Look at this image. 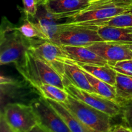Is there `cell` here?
Segmentation results:
<instances>
[{"label":"cell","mask_w":132,"mask_h":132,"mask_svg":"<svg viewBox=\"0 0 132 132\" xmlns=\"http://www.w3.org/2000/svg\"><path fill=\"white\" fill-rule=\"evenodd\" d=\"M37 124L48 132H72L63 119L43 97L30 102Z\"/></svg>","instance_id":"cell-8"},{"label":"cell","mask_w":132,"mask_h":132,"mask_svg":"<svg viewBox=\"0 0 132 132\" xmlns=\"http://www.w3.org/2000/svg\"><path fill=\"white\" fill-rule=\"evenodd\" d=\"M62 104L93 132H110L113 126L111 116L70 95Z\"/></svg>","instance_id":"cell-5"},{"label":"cell","mask_w":132,"mask_h":132,"mask_svg":"<svg viewBox=\"0 0 132 132\" xmlns=\"http://www.w3.org/2000/svg\"><path fill=\"white\" fill-rule=\"evenodd\" d=\"M110 67L117 73L132 76V59L120 61Z\"/></svg>","instance_id":"cell-23"},{"label":"cell","mask_w":132,"mask_h":132,"mask_svg":"<svg viewBox=\"0 0 132 132\" xmlns=\"http://www.w3.org/2000/svg\"><path fill=\"white\" fill-rule=\"evenodd\" d=\"M119 103L122 108L121 116L123 125L132 130V99Z\"/></svg>","instance_id":"cell-22"},{"label":"cell","mask_w":132,"mask_h":132,"mask_svg":"<svg viewBox=\"0 0 132 132\" xmlns=\"http://www.w3.org/2000/svg\"><path fill=\"white\" fill-rule=\"evenodd\" d=\"M14 64L19 74L34 88L49 84L65 90L61 76L30 50L26 52L20 61Z\"/></svg>","instance_id":"cell-1"},{"label":"cell","mask_w":132,"mask_h":132,"mask_svg":"<svg viewBox=\"0 0 132 132\" xmlns=\"http://www.w3.org/2000/svg\"><path fill=\"white\" fill-rule=\"evenodd\" d=\"M99 27L87 23H64L50 41L61 46H85L104 41L98 33Z\"/></svg>","instance_id":"cell-4"},{"label":"cell","mask_w":132,"mask_h":132,"mask_svg":"<svg viewBox=\"0 0 132 132\" xmlns=\"http://www.w3.org/2000/svg\"><path fill=\"white\" fill-rule=\"evenodd\" d=\"M88 48L105 59L110 66L120 61L132 59V50L129 45L112 41H101L94 43Z\"/></svg>","instance_id":"cell-10"},{"label":"cell","mask_w":132,"mask_h":132,"mask_svg":"<svg viewBox=\"0 0 132 132\" xmlns=\"http://www.w3.org/2000/svg\"><path fill=\"white\" fill-rule=\"evenodd\" d=\"M98 33L104 41H112L126 45L132 44V27L101 26Z\"/></svg>","instance_id":"cell-14"},{"label":"cell","mask_w":132,"mask_h":132,"mask_svg":"<svg viewBox=\"0 0 132 132\" xmlns=\"http://www.w3.org/2000/svg\"><path fill=\"white\" fill-rule=\"evenodd\" d=\"M24 15L30 18H34L37 14L39 0H22Z\"/></svg>","instance_id":"cell-24"},{"label":"cell","mask_w":132,"mask_h":132,"mask_svg":"<svg viewBox=\"0 0 132 132\" xmlns=\"http://www.w3.org/2000/svg\"><path fill=\"white\" fill-rule=\"evenodd\" d=\"M82 70L86 75L90 85L94 88L97 94L107 99L117 102V97H116V90L114 86H112L104 81L96 78L84 70Z\"/></svg>","instance_id":"cell-19"},{"label":"cell","mask_w":132,"mask_h":132,"mask_svg":"<svg viewBox=\"0 0 132 132\" xmlns=\"http://www.w3.org/2000/svg\"><path fill=\"white\" fill-rule=\"evenodd\" d=\"M90 1H91L92 2V1H99V0H90Z\"/></svg>","instance_id":"cell-30"},{"label":"cell","mask_w":132,"mask_h":132,"mask_svg":"<svg viewBox=\"0 0 132 132\" xmlns=\"http://www.w3.org/2000/svg\"><path fill=\"white\" fill-rule=\"evenodd\" d=\"M129 46H130V49H131V50H132V44H131V45H129Z\"/></svg>","instance_id":"cell-29"},{"label":"cell","mask_w":132,"mask_h":132,"mask_svg":"<svg viewBox=\"0 0 132 132\" xmlns=\"http://www.w3.org/2000/svg\"><path fill=\"white\" fill-rule=\"evenodd\" d=\"M46 1V0H39V4L43 3H45Z\"/></svg>","instance_id":"cell-28"},{"label":"cell","mask_w":132,"mask_h":132,"mask_svg":"<svg viewBox=\"0 0 132 132\" xmlns=\"http://www.w3.org/2000/svg\"><path fill=\"white\" fill-rule=\"evenodd\" d=\"M110 132H132V130L125 125H117L112 126Z\"/></svg>","instance_id":"cell-26"},{"label":"cell","mask_w":132,"mask_h":132,"mask_svg":"<svg viewBox=\"0 0 132 132\" xmlns=\"http://www.w3.org/2000/svg\"><path fill=\"white\" fill-rule=\"evenodd\" d=\"M41 97L46 99L55 101L59 103H64L67 100L68 94L65 90L60 88L55 85L44 84L36 88Z\"/></svg>","instance_id":"cell-21"},{"label":"cell","mask_w":132,"mask_h":132,"mask_svg":"<svg viewBox=\"0 0 132 132\" xmlns=\"http://www.w3.org/2000/svg\"><path fill=\"white\" fill-rule=\"evenodd\" d=\"M84 23V22H82ZM92 25L101 27L110 26L115 27H132V9L113 18L103 20H95L85 22Z\"/></svg>","instance_id":"cell-20"},{"label":"cell","mask_w":132,"mask_h":132,"mask_svg":"<svg viewBox=\"0 0 132 132\" xmlns=\"http://www.w3.org/2000/svg\"><path fill=\"white\" fill-rule=\"evenodd\" d=\"M91 3L90 0H46L43 3L50 12L66 14L69 18L88 7Z\"/></svg>","instance_id":"cell-12"},{"label":"cell","mask_w":132,"mask_h":132,"mask_svg":"<svg viewBox=\"0 0 132 132\" xmlns=\"http://www.w3.org/2000/svg\"><path fill=\"white\" fill-rule=\"evenodd\" d=\"M49 104L63 119L65 123L72 132H93L82 124L65 106L55 101L46 99Z\"/></svg>","instance_id":"cell-15"},{"label":"cell","mask_w":132,"mask_h":132,"mask_svg":"<svg viewBox=\"0 0 132 132\" xmlns=\"http://www.w3.org/2000/svg\"><path fill=\"white\" fill-rule=\"evenodd\" d=\"M70 59L76 63L88 65H105L108 62L85 46H62Z\"/></svg>","instance_id":"cell-13"},{"label":"cell","mask_w":132,"mask_h":132,"mask_svg":"<svg viewBox=\"0 0 132 132\" xmlns=\"http://www.w3.org/2000/svg\"><path fill=\"white\" fill-rule=\"evenodd\" d=\"M29 50L55 70L63 79L64 64L67 61L72 59L63 46L50 41H39L32 43Z\"/></svg>","instance_id":"cell-6"},{"label":"cell","mask_w":132,"mask_h":132,"mask_svg":"<svg viewBox=\"0 0 132 132\" xmlns=\"http://www.w3.org/2000/svg\"><path fill=\"white\" fill-rule=\"evenodd\" d=\"M29 132H48V131H46L45 129H44L43 128L41 127L40 125H39L38 124L36 125L32 130H30Z\"/></svg>","instance_id":"cell-27"},{"label":"cell","mask_w":132,"mask_h":132,"mask_svg":"<svg viewBox=\"0 0 132 132\" xmlns=\"http://www.w3.org/2000/svg\"><path fill=\"white\" fill-rule=\"evenodd\" d=\"M5 119L15 132H29L37 125V120L30 105L9 103L1 110Z\"/></svg>","instance_id":"cell-7"},{"label":"cell","mask_w":132,"mask_h":132,"mask_svg":"<svg viewBox=\"0 0 132 132\" xmlns=\"http://www.w3.org/2000/svg\"><path fill=\"white\" fill-rule=\"evenodd\" d=\"M82 70L90 73L96 78L114 86L116 82L117 72L108 64L105 65H88L77 63Z\"/></svg>","instance_id":"cell-17"},{"label":"cell","mask_w":132,"mask_h":132,"mask_svg":"<svg viewBox=\"0 0 132 132\" xmlns=\"http://www.w3.org/2000/svg\"><path fill=\"white\" fill-rule=\"evenodd\" d=\"M132 9V0H99L92 1L82 11L67 18L66 23H82L113 18Z\"/></svg>","instance_id":"cell-3"},{"label":"cell","mask_w":132,"mask_h":132,"mask_svg":"<svg viewBox=\"0 0 132 132\" xmlns=\"http://www.w3.org/2000/svg\"><path fill=\"white\" fill-rule=\"evenodd\" d=\"M115 87L118 103L132 99V76L117 73Z\"/></svg>","instance_id":"cell-18"},{"label":"cell","mask_w":132,"mask_h":132,"mask_svg":"<svg viewBox=\"0 0 132 132\" xmlns=\"http://www.w3.org/2000/svg\"><path fill=\"white\" fill-rule=\"evenodd\" d=\"M0 132H15L9 125L2 113L0 115Z\"/></svg>","instance_id":"cell-25"},{"label":"cell","mask_w":132,"mask_h":132,"mask_svg":"<svg viewBox=\"0 0 132 132\" xmlns=\"http://www.w3.org/2000/svg\"><path fill=\"white\" fill-rule=\"evenodd\" d=\"M25 16L21 25L18 27L22 36L29 41L31 44L39 41H50L37 22L27 15Z\"/></svg>","instance_id":"cell-16"},{"label":"cell","mask_w":132,"mask_h":132,"mask_svg":"<svg viewBox=\"0 0 132 132\" xmlns=\"http://www.w3.org/2000/svg\"><path fill=\"white\" fill-rule=\"evenodd\" d=\"M65 90L70 96L107 113L112 118L121 115L122 108L118 102L107 99L97 93L81 90L71 84L66 85Z\"/></svg>","instance_id":"cell-9"},{"label":"cell","mask_w":132,"mask_h":132,"mask_svg":"<svg viewBox=\"0 0 132 132\" xmlns=\"http://www.w3.org/2000/svg\"><path fill=\"white\" fill-rule=\"evenodd\" d=\"M64 87L71 84L73 86L88 92L96 93L90 85L82 68L72 60H68L64 64V74L63 79Z\"/></svg>","instance_id":"cell-11"},{"label":"cell","mask_w":132,"mask_h":132,"mask_svg":"<svg viewBox=\"0 0 132 132\" xmlns=\"http://www.w3.org/2000/svg\"><path fill=\"white\" fill-rule=\"evenodd\" d=\"M30 46V42L22 36L18 27L3 17L0 27V64L20 61Z\"/></svg>","instance_id":"cell-2"}]
</instances>
